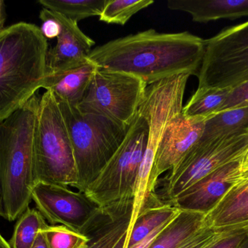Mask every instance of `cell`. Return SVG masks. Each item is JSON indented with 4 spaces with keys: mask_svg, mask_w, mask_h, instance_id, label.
<instances>
[{
    "mask_svg": "<svg viewBox=\"0 0 248 248\" xmlns=\"http://www.w3.org/2000/svg\"><path fill=\"white\" fill-rule=\"evenodd\" d=\"M0 248H11L8 242L6 241L1 234H0Z\"/></svg>",
    "mask_w": 248,
    "mask_h": 248,
    "instance_id": "836d02e7",
    "label": "cell"
},
{
    "mask_svg": "<svg viewBox=\"0 0 248 248\" xmlns=\"http://www.w3.org/2000/svg\"><path fill=\"white\" fill-rule=\"evenodd\" d=\"M248 106L217 112L205 121L201 141H212L247 132Z\"/></svg>",
    "mask_w": 248,
    "mask_h": 248,
    "instance_id": "d6986e66",
    "label": "cell"
},
{
    "mask_svg": "<svg viewBox=\"0 0 248 248\" xmlns=\"http://www.w3.org/2000/svg\"><path fill=\"white\" fill-rule=\"evenodd\" d=\"M98 66L90 60L53 74H46L42 88L51 90L58 100L77 106Z\"/></svg>",
    "mask_w": 248,
    "mask_h": 248,
    "instance_id": "9a60e30c",
    "label": "cell"
},
{
    "mask_svg": "<svg viewBox=\"0 0 248 248\" xmlns=\"http://www.w3.org/2000/svg\"><path fill=\"white\" fill-rule=\"evenodd\" d=\"M35 183L45 182L78 189L74 149L55 95L41 96L33 134ZM36 184V183H35Z\"/></svg>",
    "mask_w": 248,
    "mask_h": 248,
    "instance_id": "52a82bcc",
    "label": "cell"
},
{
    "mask_svg": "<svg viewBox=\"0 0 248 248\" xmlns=\"http://www.w3.org/2000/svg\"><path fill=\"white\" fill-rule=\"evenodd\" d=\"M240 182L239 183L248 182V157L244 156L240 162Z\"/></svg>",
    "mask_w": 248,
    "mask_h": 248,
    "instance_id": "4dcf8cb0",
    "label": "cell"
},
{
    "mask_svg": "<svg viewBox=\"0 0 248 248\" xmlns=\"http://www.w3.org/2000/svg\"><path fill=\"white\" fill-rule=\"evenodd\" d=\"M2 198H1V188H0V218H1V217H2Z\"/></svg>",
    "mask_w": 248,
    "mask_h": 248,
    "instance_id": "e575fe53",
    "label": "cell"
},
{
    "mask_svg": "<svg viewBox=\"0 0 248 248\" xmlns=\"http://www.w3.org/2000/svg\"><path fill=\"white\" fill-rule=\"evenodd\" d=\"M153 4V0H107L99 20L124 26L133 16Z\"/></svg>",
    "mask_w": 248,
    "mask_h": 248,
    "instance_id": "d4e9b609",
    "label": "cell"
},
{
    "mask_svg": "<svg viewBox=\"0 0 248 248\" xmlns=\"http://www.w3.org/2000/svg\"><path fill=\"white\" fill-rule=\"evenodd\" d=\"M205 215L192 211L180 214L159 234L150 248H178L205 226Z\"/></svg>",
    "mask_w": 248,
    "mask_h": 248,
    "instance_id": "ac0fdd59",
    "label": "cell"
},
{
    "mask_svg": "<svg viewBox=\"0 0 248 248\" xmlns=\"http://www.w3.org/2000/svg\"><path fill=\"white\" fill-rule=\"evenodd\" d=\"M32 201L51 225L64 226L86 235L108 216L84 192L55 183H36Z\"/></svg>",
    "mask_w": 248,
    "mask_h": 248,
    "instance_id": "8fae6325",
    "label": "cell"
},
{
    "mask_svg": "<svg viewBox=\"0 0 248 248\" xmlns=\"http://www.w3.org/2000/svg\"><path fill=\"white\" fill-rule=\"evenodd\" d=\"M107 0H39L38 2L52 11L78 23L80 20L100 16Z\"/></svg>",
    "mask_w": 248,
    "mask_h": 248,
    "instance_id": "7402d4cb",
    "label": "cell"
},
{
    "mask_svg": "<svg viewBox=\"0 0 248 248\" xmlns=\"http://www.w3.org/2000/svg\"><path fill=\"white\" fill-rule=\"evenodd\" d=\"M48 50L47 39L33 23L18 22L0 31V122L42 88Z\"/></svg>",
    "mask_w": 248,
    "mask_h": 248,
    "instance_id": "7a4b0ae2",
    "label": "cell"
},
{
    "mask_svg": "<svg viewBox=\"0 0 248 248\" xmlns=\"http://www.w3.org/2000/svg\"><path fill=\"white\" fill-rule=\"evenodd\" d=\"M245 156H248V149L247 152H246V154H245Z\"/></svg>",
    "mask_w": 248,
    "mask_h": 248,
    "instance_id": "d590c367",
    "label": "cell"
},
{
    "mask_svg": "<svg viewBox=\"0 0 248 248\" xmlns=\"http://www.w3.org/2000/svg\"><path fill=\"white\" fill-rule=\"evenodd\" d=\"M147 86L134 76L98 67L77 108L128 127L144 100Z\"/></svg>",
    "mask_w": 248,
    "mask_h": 248,
    "instance_id": "30bf717a",
    "label": "cell"
},
{
    "mask_svg": "<svg viewBox=\"0 0 248 248\" xmlns=\"http://www.w3.org/2000/svg\"><path fill=\"white\" fill-rule=\"evenodd\" d=\"M248 226L226 228H212L204 226L178 248H207L230 235L236 230Z\"/></svg>",
    "mask_w": 248,
    "mask_h": 248,
    "instance_id": "4316f807",
    "label": "cell"
},
{
    "mask_svg": "<svg viewBox=\"0 0 248 248\" xmlns=\"http://www.w3.org/2000/svg\"><path fill=\"white\" fill-rule=\"evenodd\" d=\"M167 7L189 13L198 23L248 16V0H169Z\"/></svg>",
    "mask_w": 248,
    "mask_h": 248,
    "instance_id": "2e32d148",
    "label": "cell"
},
{
    "mask_svg": "<svg viewBox=\"0 0 248 248\" xmlns=\"http://www.w3.org/2000/svg\"><path fill=\"white\" fill-rule=\"evenodd\" d=\"M49 248H86L90 237L64 226L48 225L43 230Z\"/></svg>",
    "mask_w": 248,
    "mask_h": 248,
    "instance_id": "484cf974",
    "label": "cell"
},
{
    "mask_svg": "<svg viewBox=\"0 0 248 248\" xmlns=\"http://www.w3.org/2000/svg\"><path fill=\"white\" fill-rule=\"evenodd\" d=\"M190 74L165 79L147 86L139 112L148 124L147 144L136 182L129 226L134 223L153 199L149 191L150 178L159 146L170 121L182 113L184 96Z\"/></svg>",
    "mask_w": 248,
    "mask_h": 248,
    "instance_id": "5b68a950",
    "label": "cell"
},
{
    "mask_svg": "<svg viewBox=\"0 0 248 248\" xmlns=\"http://www.w3.org/2000/svg\"><path fill=\"white\" fill-rule=\"evenodd\" d=\"M6 16H6L5 2L3 0H0V31L4 29Z\"/></svg>",
    "mask_w": 248,
    "mask_h": 248,
    "instance_id": "d6a6232c",
    "label": "cell"
},
{
    "mask_svg": "<svg viewBox=\"0 0 248 248\" xmlns=\"http://www.w3.org/2000/svg\"><path fill=\"white\" fill-rule=\"evenodd\" d=\"M131 214L110 218L97 228L95 237L90 238L86 248H124L128 235Z\"/></svg>",
    "mask_w": 248,
    "mask_h": 248,
    "instance_id": "cb8c5ba5",
    "label": "cell"
},
{
    "mask_svg": "<svg viewBox=\"0 0 248 248\" xmlns=\"http://www.w3.org/2000/svg\"><path fill=\"white\" fill-rule=\"evenodd\" d=\"M180 212L178 208L162 202L147 207L140 214L128 233L124 248L132 247L160 226L176 218Z\"/></svg>",
    "mask_w": 248,
    "mask_h": 248,
    "instance_id": "ffe728a7",
    "label": "cell"
},
{
    "mask_svg": "<svg viewBox=\"0 0 248 248\" xmlns=\"http://www.w3.org/2000/svg\"><path fill=\"white\" fill-rule=\"evenodd\" d=\"M205 39L188 32L150 29L93 48L89 60L99 68L130 74L147 85L183 74L197 75Z\"/></svg>",
    "mask_w": 248,
    "mask_h": 248,
    "instance_id": "6da1fadb",
    "label": "cell"
},
{
    "mask_svg": "<svg viewBox=\"0 0 248 248\" xmlns=\"http://www.w3.org/2000/svg\"><path fill=\"white\" fill-rule=\"evenodd\" d=\"M41 96L0 122V188L2 218L14 221L32 201L35 185L33 134Z\"/></svg>",
    "mask_w": 248,
    "mask_h": 248,
    "instance_id": "3957f363",
    "label": "cell"
},
{
    "mask_svg": "<svg viewBox=\"0 0 248 248\" xmlns=\"http://www.w3.org/2000/svg\"><path fill=\"white\" fill-rule=\"evenodd\" d=\"M56 100L74 149L78 178L77 189L84 192L117 151L128 127Z\"/></svg>",
    "mask_w": 248,
    "mask_h": 248,
    "instance_id": "8992f818",
    "label": "cell"
},
{
    "mask_svg": "<svg viewBox=\"0 0 248 248\" xmlns=\"http://www.w3.org/2000/svg\"><path fill=\"white\" fill-rule=\"evenodd\" d=\"M147 135L148 124L138 110L123 142L84 192L109 216L131 214Z\"/></svg>",
    "mask_w": 248,
    "mask_h": 248,
    "instance_id": "277c9868",
    "label": "cell"
},
{
    "mask_svg": "<svg viewBox=\"0 0 248 248\" xmlns=\"http://www.w3.org/2000/svg\"><path fill=\"white\" fill-rule=\"evenodd\" d=\"M212 228L248 226V182L238 183L205 217Z\"/></svg>",
    "mask_w": 248,
    "mask_h": 248,
    "instance_id": "e0dca14e",
    "label": "cell"
},
{
    "mask_svg": "<svg viewBox=\"0 0 248 248\" xmlns=\"http://www.w3.org/2000/svg\"><path fill=\"white\" fill-rule=\"evenodd\" d=\"M248 149L247 132L212 141H201L180 163L157 181L158 199L170 205L182 192L217 169L240 161ZM156 191V190H155Z\"/></svg>",
    "mask_w": 248,
    "mask_h": 248,
    "instance_id": "ba28073f",
    "label": "cell"
},
{
    "mask_svg": "<svg viewBox=\"0 0 248 248\" xmlns=\"http://www.w3.org/2000/svg\"><path fill=\"white\" fill-rule=\"evenodd\" d=\"M240 162L226 165L182 192L170 205L206 215L240 182Z\"/></svg>",
    "mask_w": 248,
    "mask_h": 248,
    "instance_id": "4fadbf2b",
    "label": "cell"
},
{
    "mask_svg": "<svg viewBox=\"0 0 248 248\" xmlns=\"http://www.w3.org/2000/svg\"><path fill=\"white\" fill-rule=\"evenodd\" d=\"M244 106H248V80L232 89L230 96L218 112Z\"/></svg>",
    "mask_w": 248,
    "mask_h": 248,
    "instance_id": "83f0119b",
    "label": "cell"
},
{
    "mask_svg": "<svg viewBox=\"0 0 248 248\" xmlns=\"http://www.w3.org/2000/svg\"><path fill=\"white\" fill-rule=\"evenodd\" d=\"M231 90L220 87H198L189 101L183 106L182 114L189 117L208 119L221 109Z\"/></svg>",
    "mask_w": 248,
    "mask_h": 248,
    "instance_id": "44dd1931",
    "label": "cell"
},
{
    "mask_svg": "<svg viewBox=\"0 0 248 248\" xmlns=\"http://www.w3.org/2000/svg\"><path fill=\"white\" fill-rule=\"evenodd\" d=\"M207 248H248V227L236 230Z\"/></svg>",
    "mask_w": 248,
    "mask_h": 248,
    "instance_id": "f1b7e54d",
    "label": "cell"
},
{
    "mask_svg": "<svg viewBox=\"0 0 248 248\" xmlns=\"http://www.w3.org/2000/svg\"><path fill=\"white\" fill-rule=\"evenodd\" d=\"M198 87L234 88L248 80V20L205 39Z\"/></svg>",
    "mask_w": 248,
    "mask_h": 248,
    "instance_id": "9c48e42d",
    "label": "cell"
},
{
    "mask_svg": "<svg viewBox=\"0 0 248 248\" xmlns=\"http://www.w3.org/2000/svg\"><path fill=\"white\" fill-rule=\"evenodd\" d=\"M39 18L42 20V25L40 28L42 33L46 39L58 37L61 33V25L58 20L52 16L50 10L42 8L39 14Z\"/></svg>",
    "mask_w": 248,
    "mask_h": 248,
    "instance_id": "f546056e",
    "label": "cell"
},
{
    "mask_svg": "<svg viewBox=\"0 0 248 248\" xmlns=\"http://www.w3.org/2000/svg\"><path fill=\"white\" fill-rule=\"evenodd\" d=\"M50 12L61 29L56 45L48 50L46 74L67 69L88 59L95 45V42L81 30L78 23L56 12Z\"/></svg>",
    "mask_w": 248,
    "mask_h": 248,
    "instance_id": "5bb4252c",
    "label": "cell"
},
{
    "mask_svg": "<svg viewBox=\"0 0 248 248\" xmlns=\"http://www.w3.org/2000/svg\"><path fill=\"white\" fill-rule=\"evenodd\" d=\"M46 220L36 208H28L18 218L8 242L11 248H31L38 234L47 227Z\"/></svg>",
    "mask_w": 248,
    "mask_h": 248,
    "instance_id": "603a6c76",
    "label": "cell"
},
{
    "mask_svg": "<svg viewBox=\"0 0 248 248\" xmlns=\"http://www.w3.org/2000/svg\"><path fill=\"white\" fill-rule=\"evenodd\" d=\"M31 248H49L43 230L38 234L37 238L35 240Z\"/></svg>",
    "mask_w": 248,
    "mask_h": 248,
    "instance_id": "1f68e13d",
    "label": "cell"
},
{
    "mask_svg": "<svg viewBox=\"0 0 248 248\" xmlns=\"http://www.w3.org/2000/svg\"><path fill=\"white\" fill-rule=\"evenodd\" d=\"M203 118L189 117L182 113L175 116L168 125L157 150L149 191L153 198L157 181L177 165L202 136L205 128Z\"/></svg>",
    "mask_w": 248,
    "mask_h": 248,
    "instance_id": "7c38bea8",
    "label": "cell"
}]
</instances>
